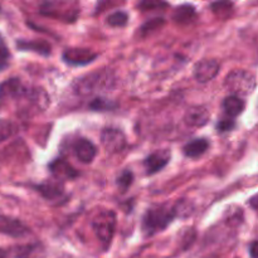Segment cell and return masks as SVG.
<instances>
[{
    "label": "cell",
    "mask_w": 258,
    "mask_h": 258,
    "mask_svg": "<svg viewBox=\"0 0 258 258\" xmlns=\"http://www.w3.org/2000/svg\"><path fill=\"white\" fill-rule=\"evenodd\" d=\"M113 85L112 73L107 71H98V72L90 73L87 76H83L80 80L75 82L76 93L81 96L92 95L100 90H106Z\"/></svg>",
    "instance_id": "cell-2"
},
{
    "label": "cell",
    "mask_w": 258,
    "mask_h": 258,
    "mask_svg": "<svg viewBox=\"0 0 258 258\" xmlns=\"http://www.w3.org/2000/svg\"><path fill=\"white\" fill-rule=\"evenodd\" d=\"M101 144L110 154L121 153L127 145L125 134L115 127H106L101 133Z\"/></svg>",
    "instance_id": "cell-5"
},
{
    "label": "cell",
    "mask_w": 258,
    "mask_h": 258,
    "mask_svg": "<svg viewBox=\"0 0 258 258\" xmlns=\"http://www.w3.org/2000/svg\"><path fill=\"white\" fill-rule=\"evenodd\" d=\"M216 127H217V131H218L219 134L229 133V131H232L234 127H236V122H234L233 118L224 117V118H222V120L218 121V123H217Z\"/></svg>",
    "instance_id": "cell-27"
},
{
    "label": "cell",
    "mask_w": 258,
    "mask_h": 258,
    "mask_svg": "<svg viewBox=\"0 0 258 258\" xmlns=\"http://www.w3.org/2000/svg\"><path fill=\"white\" fill-rule=\"evenodd\" d=\"M170 158L171 154L169 150H159L150 154L149 156H146L145 160H144V166H145L146 174L148 175H154V174L163 170L169 164Z\"/></svg>",
    "instance_id": "cell-8"
},
{
    "label": "cell",
    "mask_w": 258,
    "mask_h": 258,
    "mask_svg": "<svg viewBox=\"0 0 258 258\" xmlns=\"http://www.w3.org/2000/svg\"><path fill=\"white\" fill-rule=\"evenodd\" d=\"M212 9L213 13L218 18L226 19V18L231 17L232 12H233V4L228 2H221V3H213L212 4Z\"/></svg>",
    "instance_id": "cell-21"
},
{
    "label": "cell",
    "mask_w": 258,
    "mask_h": 258,
    "mask_svg": "<svg viewBox=\"0 0 258 258\" xmlns=\"http://www.w3.org/2000/svg\"><path fill=\"white\" fill-rule=\"evenodd\" d=\"M209 146V140L207 139L201 138V139H194V140L189 141L188 144H185L183 148V153L184 155L188 156L190 159H197V158H201L202 155L208 151Z\"/></svg>",
    "instance_id": "cell-16"
},
{
    "label": "cell",
    "mask_w": 258,
    "mask_h": 258,
    "mask_svg": "<svg viewBox=\"0 0 258 258\" xmlns=\"http://www.w3.org/2000/svg\"><path fill=\"white\" fill-rule=\"evenodd\" d=\"M128 20V15L126 14L125 12H121V10H117V12L112 13L107 17L106 22L110 27H115V28H120V27H125L127 24Z\"/></svg>",
    "instance_id": "cell-23"
},
{
    "label": "cell",
    "mask_w": 258,
    "mask_h": 258,
    "mask_svg": "<svg viewBox=\"0 0 258 258\" xmlns=\"http://www.w3.org/2000/svg\"><path fill=\"white\" fill-rule=\"evenodd\" d=\"M134 183V174L131 170H123L116 179V185L118 186L121 193H126Z\"/></svg>",
    "instance_id": "cell-22"
},
{
    "label": "cell",
    "mask_w": 258,
    "mask_h": 258,
    "mask_svg": "<svg viewBox=\"0 0 258 258\" xmlns=\"http://www.w3.org/2000/svg\"><path fill=\"white\" fill-rule=\"evenodd\" d=\"M10 52L8 49V45L5 44V40L3 35L0 34V71L5 70L9 66Z\"/></svg>",
    "instance_id": "cell-26"
},
{
    "label": "cell",
    "mask_w": 258,
    "mask_h": 258,
    "mask_svg": "<svg viewBox=\"0 0 258 258\" xmlns=\"http://www.w3.org/2000/svg\"><path fill=\"white\" fill-rule=\"evenodd\" d=\"M17 47L19 50H24V52H35L40 55H47L50 54V44L47 40L37 39V40H24L20 39L17 42Z\"/></svg>",
    "instance_id": "cell-15"
},
{
    "label": "cell",
    "mask_w": 258,
    "mask_h": 258,
    "mask_svg": "<svg viewBox=\"0 0 258 258\" xmlns=\"http://www.w3.org/2000/svg\"><path fill=\"white\" fill-rule=\"evenodd\" d=\"M29 228L22 221L12 217L0 216V233L7 234L13 238H20L27 236Z\"/></svg>",
    "instance_id": "cell-9"
},
{
    "label": "cell",
    "mask_w": 258,
    "mask_h": 258,
    "mask_svg": "<svg viewBox=\"0 0 258 258\" xmlns=\"http://www.w3.org/2000/svg\"><path fill=\"white\" fill-rule=\"evenodd\" d=\"M75 154L78 160L90 164L97 155V148L92 141L87 140V139H80L75 144Z\"/></svg>",
    "instance_id": "cell-14"
},
{
    "label": "cell",
    "mask_w": 258,
    "mask_h": 258,
    "mask_svg": "<svg viewBox=\"0 0 258 258\" xmlns=\"http://www.w3.org/2000/svg\"><path fill=\"white\" fill-rule=\"evenodd\" d=\"M244 101L242 98L237 97V96H228V97L224 98L223 101V108L224 112H226L227 117H236V116L241 115L244 110Z\"/></svg>",
    "instance_id": "cell-18"
},
{
    "label": "cell",
    "mask_w": 258,
    "mask_h": 258,
    "mask_svg": "<svg viewBox=\"0 0 258 258\" xmlns=\"http://www.w3.org/2000/svg\"><path fill=\"white\" fill-rule=\"evenodd\" d=\"M178 217L175 204L161 203L150 207L143 217V232L145 236L151 237L163 232L170 226L171 222Z\"/></svg>",
    "instance_id": "cell-1"
},
{
    "label": "cell",
    "mask_w": 258,
    "mask_h": 258,
    "mask_svg": "<svg viewBox=\"0 0 258 258\" xmlns=\"http://www.w3.org/2000/svg\"><path fill=\"white\" fill-rule=\"evenodd\" d=\"M163 23H164L163 18H158V19L149 20V22L146 23L145 25H144L143 29H141V30H143L144 33H146V32H148V30H155L156 28L160 27V25L163 24Z\"/></svg>",
    "instance_id": "cell-29"
},
{
    "label": "cell",
    "mask_w": 258,
    "mask_h": 258,
    "mask_svg": "<svg viewBox=\"0 0 258 258\" xmlns=\"http://www.w3.org/2000/svg\"><path fill=\"white\" fill-rule=\"evenodd\" d=\"M168 7L166 3H160V2H143L139 4V8H140L143 12H146V10H151V8H165Z\"/></svg>",
    "instance_id": "cell-28"
},
{
    "label": "cell",
    "mask_w": 258,
    "mask_h": 258,
    "mask_svg": "<svg viewBox=\"0 0 258 258\" xmlns=\"http://www.w3.org/2000/svg\"><path fill=\"white\" fill-rule=\"evenodd\" d=\"M15 125L9 120H0V143L8 140L15 134Z\"/></svg>",
    "instance_id": "cell-25"
},
{
    "label": "cell",
    "mask_w": 258,
    "mask_h": 258,
    "mask_svg": "<svg viewBox=\"0 0 258 258\" xmlns=\"http://www.w3.org/2000/svg\"><path fill=\"white\" fill-rule=\"evenodd\" d=\"M29 88L19 80V78H9L0 85V98L9 100V98L25 97Z\"/></svg>",
    "instance_id": "cell-10"
},
{
    "label": "cell",
    "mask_w": 258,
    "mask_h": 258,
    "mask_svg": "<svg viewBox=\"0 0 258 258\" xmlns=\"http://www.w3.org/2000/svg\"><path fill=\"white\" fill-rule=\"evenodd\" d=\"M224 87L233 96L246 97L251 95L256 88V77L253 73L244 70L232 71L224 81Z\"/></svg>",
    "instance_id": "cell-3"
},
{
    "label": "cell",
    "mask_w": 258,
    "mask_h": 258,
    "mask_svg": "<svg viewBox=\"0 0 258 258\" xmlns=\"http://www.w3.org/2000/svg\"><path fill=\"white\" fill-rule=\"evenodd\" d=\"M44 251L40 244H28V246L18 247L17 248V258H43Z\"/></svg>",
    "instance_id": "cell-20"
},
{
    "label": "cell",
    "mask_w": 258,
    "mask_h": 258,
    "mask_svg": "<svg viewBox=\"0 0 258 258\" xmlns=\"http://www.w3.org/2000/svg\"><path fill=\"white\" fill-rule=\"evenodd\" d=\"M219 62L217 59H202L194 67L193 75L198 82L207 83L213 80L219 72Z\"/></svg>",
    "instance_id": "cell-7"
},
{
    "label": "cell",
    "mask_w": 258,
    "mask_h": 258,
    "mask_svg": "<svg viewBox=\"0 0 258 258\" xmlns=\"http://www.w3.org/2000/svg\"><path fill=\"white\" fill-rule=\"evenodd\" d=\"M93 232L102 242L103 248H108L116 231V214L112 211H103L95 217L92 222Z\"/></svg>",
    "instance_id": "cell-4"
},
{
    "label": "cell",
    "mask_w": 258,
    "mask_h": 258,
    "mask_svg": "<svg viewBox=\"0 0 258 258\" xmlns=\"http://www.w3.org/2000/svg\"><path fill=\"white\" fill-rule=\"evenodd\" d=\"M62 58L67 64L81 67L92 63L97 58V53L86 48H68L63 52Z\"/></svg>",
    "instance_id": "cell-6"
},
{
    "label": "cell",
    "mask_w": 258,
    "mask_h": 258,
    "mask_svg": "<svg viewBox=\"0 0 258 258\" xmlns=\"http://www.w3.org/2000/svg\"><path fill=\"white\" fill-rule=\"evenodd\" d=\"M35 190L40 194L44 199L50 202H55L60 199L64 194L63 184L58 180H48L42 184L35 185Z\"/></svg>",
    "instance_id": "cell-13"
},
{
    "label": "cell",
    "mask_w": 258,
    "mask_h": 258,
    "mask_svg": "<svg viewBox=\"0 0 258 258\" xmlns=\"http://www.w3.org/2000/svg\"><path fill=\"white\" fill-rule=\"evenodd\" d=\"M0 258H8V253L2 248H0Z\"/></svg>",
    "instance_id": "cell-31"
},
{
    "label": "cell",
    "mask_w": 258,
    "mask_h": 258,
    "mask_svg": "<svg viewBox=\"0 0 258 258\" xmlns=\"http://www.w3.org/2000/svg\"><path fill=\"white\" fill-rule=\"evenodd\" d=\"M251 204H252V207H253V209H256V196L252 197V199H251Z\"/></svg>",
    "instance_id": "cell-32"
},
{
    "label": "cell",
    "mask_w": 258,
    "mask_h": 258,
    "mask_svg": "<svg viewBox=\"0 0 258 258\" xmlns=\"http://www.w3.org/2000/svg\"><path fill=\"white\" fill-rule=\"evenodd\" d=\"M117 107L113 101L106 100V98L97 97L90 103V108L93 111H112Z\"/></svg>",
    "instance_id": "cell-24"
},
{
    "label": "cell",
    "mask_w": 258,
    "mask_h": 258,
    "mask_svg": "<svg viewBox=\"0 0 258 258\" xmlns=\"http://www.w3.org/2000/svg\"><path fill=\"white\" fill-rule=\"evenodd\" d=\"M197 18L196 8L193 5L184 4L180 7L176 8L173 13V19L174 22L179 23V24H189L193 22Z\"/></svg>",
    "instance_id": "cell-19"
},
{
    "label": "cell",
    "mask_w": 258,
    "mask_h": 258,
    "mask_svg": "<svg viewBox=\"0 0 258 258\" xmlns=\"http://www.w3.org/2000/svg\"><path fill=\"white\" fill-rule=\"evenodd\" d=\"M49 170L58 181L62 183L63 180H72L77 178L78 170H76L70 163L63 159H55L49 164Z\"/></svg>",
    "instance_id": "cell-12"
},
{
    "label": "cell",
    "mask_w": 258,
    "mask_h": 258,
    "mask_svg": "<svg viewBox=\"0 0 258 258\" xmlns=\"http://www.w3.org/2000/svg\"><path fill=\"white\" fill-rule=\"evenodd\" d=\"M256 249H257V241H253L251 244H249V254H251V258H257Z\"/></svg>",
    "instance_id": "cell-30"
},
{
    "label": "cell",
    "mask_w": 258,
    "mask_h": 258,
    "mask_svg": "<svg viewBox=\"0 0 258 258\" xmlns=\"http://www.w3.org/2000/svg\"><path fill=\"white\" fill-rule=\"evenodd\" d=\"M209 111L204 106H191L184 113V122L189 127H203L209 121Z\"/></svg>",
    "instance_id": "cell-11"
},
{
    "label": "cell",
    "mask_w": 258,
    "mask_h": 258,
    "mask_svg": "<svg viewBox=\"0 0 258 258\" xmlns=\"http://www.w3.org/2000/svg\"><path fill=\"white\" fill-rule=\"evenodd\" d=\"M25 97L37 110H45L49 105V97L43 88H29Z\"/></svg>",
    "instance_id": "cell-17"
}]
</instances>
